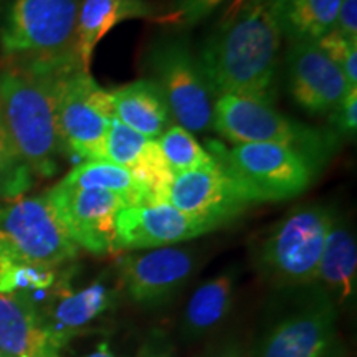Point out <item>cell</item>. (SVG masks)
<instances>
[{"instance_id": "9a60e30c", "label": "cell", "mask_w": 357, "mask_h": 357, "mask_svg": "<svg viewBox=\"0 0 357 357\" xmlns=\"http://www.w3.org/2000/svg\"><path fill=\"white\" fill-rule=\"evenodd\" d=\"M166 202L189 215L215 223L218 229L242 215L252 205L218 164L174 176Z\"/></svg>"}, {"instance_id": "7c38bea8", "label": "cell", "mask_w": 357, "mask_h": 357, "mask_svg": "<svg viewBox=\"0 0 357 357\" xmlns=\"http://www.w3.org/2000/svg\"><path fill=\"white\" fill-rule=\"evenodd\" d=\"M194 268L195 257L190 250L162 247L123 257L118 271L123 288L134 303L159 306L184 288Z\"/></svg>"}, {"instance_id": "d590c367", "label": "cell", "mask_w": 357, "mask_h": 357, "mask_svg": "<svg viewBox=\"0 0 357 357\" xmlns=\"http://www.w3.org/2000/svg\"><path fill=\"white\" fill-rule=\"evenodd\" d=\"M329 357H344V356H342V351H341V347H337V349H336V351H334V352H333V354H331V356H329Z\"/></svg>"}, {"instance_id": "e0dca14e", "label": "cell", "mask_w": 357, "mask_h": 357, "mask_svg": "<svg viewBox=\"0 0 357 357\" xmlns=\"http://www.w3.org/2000/svg\"><path fill=\"white\" fill-rule=\"evenodd\" d=\"M0 352L6 357H60L32 294H0Z\"/></svg>"}, {"instance_id": "3957f363", "label": "cell", "mask_w": 357, "mask_h": 357, "mask_svg": "<svg viewBox=\"0 0 357 357\" xmlns=\"http://www.w3.org/2000/svg\"><path fill=\"white\" fill-rule=\"evenodd\" d=\"M79 2L82 0H8L0 19L3 63L45 71L79 66Z\"/></svg>"}, {"instance_id": "5bb4252c", "label": "cell", "mask_w": 357, "mask_h": 357, "mask_svg": "<svg viewBox=\"0 0 357 357\" xmlns=\"http://www.w3.org/2000/svg\"><path fill=\"white\" fill-rule=\"evenodd\" d=\"M284 68L293 101L311 116L329 114L351 89L341 68L316 42L289 45Z\"/></svg>"}, {"instance_id": "836d02e7", "label": "cell", "mask_w": 357, "mask_h": 357, "mask_svg": "<svg viewBox=\"0 0 357 357\" xmlns=\"http://www.w3.org/2000/svg\"><path fill=\"white\" fill-rule=\"evenodd\" d=\"M8 257H13V255L10 253V250H8L7 245L3 243V240L0 238V261L6 260V258H8Z\"/></svg>"}, {"instance_id": "7a4b0ae2", "label": "cell", "mask_w": 357, "mask_h": 357, "mask_svg": "<svg viewBox=\"0 0 357 357\" xmlns=\"http://www.w3.org/2000/svg\"><path fill=\"white\" fill-rule=\"evenodd\" d=\"M60 73L3 61L0 65L3 128L35 177L55 176L65 154L58 134L55 102V82Z\"/></svg>"}, {"instance_id": "484cf974", "label": "cell", "mask_w": 357, "mask_h": 357, "mask_svg": "<svg viewBox=\"0 0 357 357\" xmlns=\"http://www.w3.org/2000/svg\"><path fill=\"white\" fill-rule=\"evenodd\" d=\"M56 281L55 268L8 257L0 261V294L45 291Z\"/></svg>"}, {"instance_id": "ffe728a7", "label": "cell", "mask_w": 357, "mask_h": 357, "mask_svg": "<svg viewBox=\"0 0 357 357\" xmlns=\"http://www.w3.org/2000/svg\"><path fill=\"white\" fill-rule=\"evenodd\" d=\"M334 303H351L357 289L356 236L334 215L321 253L318 278Z\"/></svg>"}, {"instance_id": "8fae6325", "label": "cell", "mask_w": 357, "mask_h": 357, "mask_svg": "<svg viewBox=\"0 0 357 357\" xmlns=\"http://www.w3.org/2000/svg\"><path fill=\"white\" fill-rule=\"evenodd\" d=\"M66 234L93 255L114 252L116 217L129 200L113 192L98 189H79L58 182L45 192Z\"/></svg>"}, {"instance_id": "277c9868", "label": "cell", "mask_w": 357, "mask_h": 357, "mask_svg": "<svg viewBox=\"0 0 357 357\" xmlns=\"http://www.w3.org/2000/svg\"><path fill=\"white\" fill-rule=\"evenodd\" d=\"M212 129L234 144L271 142L291 147L318 172L336 153L339 141L333 129L307 126L281 114L271 102L236 95L215 98Z\"/></svg>"}, {"instance_id": "f546056e", "label": "cell", "mask_w": 357, "mask_h": 357, "mask_svg": "<svg viewBox=\"0 0 357 357\" xmlns=\"http://www.w3.org/2000/svg\"><path fill=\"white\" fill-rule=\"evenodd\" d=\"M329 118L337 136H354L357 131V88L346 93L341 102L329 113Z\"/></svg>"}, {"instance_id": "5b68a950", "label": "cell", "mask_w": 357, "mask_h": 357, "mask_svg": "<svg viewBox=\"0 0 357 357\" xmlns=\"http://www.w3.org/2000/svg\"><path fill=\"white\" fill-rule=\"evenodd\" d=\"M208 154L252 205L298 197L318 174L305 155L291 147L271 142L227 147L222 141L211 139Z\"/></svg>"}, {"instance_id": "8d00e7d4", "label": "cell", "mask_w": 357, "mask_h": 357, "mask_svg": "<svg viewBox=\"0 0 357 357\" xmlns=\"http://www.w3.org/2000/svg\"><path fill=\"white\" fill-rule=\"evenodd\" d=\"M0 126H3V123H2V109H0Z\"/></svg>"}, {"instance_id": "ba28073f", "label": "cell", "mask_w": 357, "mask_h": 357, "mask_svg": "<svg viewBox=\"0 0 357 357\" xmlns=\"http://www.w3.org/2000/svg\"><path fill=\"white\" fill-rule=\"evenodd\" d=\"M56 124L63 153L105 160V139L114 119L109 91L82 66L61 71L55 82Z\"/></svg>"}, {"instance_id": "cb8c5ba5", "label": "cell", "mask_w": 357, "mask_h": 357, "mask_svg": "<svg viewBox=\"0 0 357 357\" xmlns=\"http://www.w3.org/2000/svg\"><path fill=\"white\" fill-rule=\"evenodd\" d=\"M60 182L79 189H98L123 195L134 205H151L149 195L132 174L109 160H84L66 174Z\"/></svg>"}, {"instance_id": "9c48e42d", "label": "cell", "mask_w": 357, "mask_h": 357, "mask_svg": "<svg viewBox=\"0 0 357 357\" xmlns=\"http://www.w3.org/2000/svg\"><path fill=\"white\" fill-rule=\"evenodd\" d=\"M0 238L15 258L48 268L75 260L79 250L45 194L2 205Z\"/></svg>"}, {"instance_id": "d6986e66", "label": "cell", "mask_w": 357, "mask_h": 357, "mask_svg": "<svg viewBox=\"0 0 357 357\" xmlns=\"http://www.w3.org/2000/svg\"><path fill=\"white\" fill-rule=\"evenodd\" d=\"M114 118L149 139H159L174 124L160 89L151 79H136L109 91Z\"/></svg>"}, {"instance_id": "d6a6232c", "label": "cell", "mask_w": 357, "mask_h": 357, "mask_svg": "<svg viewBox=\"0 0 357 357\" xmlns=\"http://www.w3.org/2000/svg\"><path fill=\"white\" fill-rule=\"evenodd\" d=\"M86 357H114V354L109 351L108 344H105V342H102V344L98 346L95 351L89 352Z\"/></svg>"}, {"instance_id": "1f68e13d", "label": "cell", "mask_w": 357, "mask_h": 357, "mask_svg": "<svg viewBox=\"0 0 357 357\" xmlns=\"http://www.w3.org/2000/svg\"><path fill=\"white\" fill-rule=\"evenodd\" d=\"M139 357H174L171 342L162 333H151L142 344Z\"/></svg>"}, {"instance_id": "30bf717a", "label": "cell", "mask_w": 357, "mask_h": 357, "mask_svg": "<svg viewBox=\"0 0 357 357\" xmlns=\"http://www.w3.org/2000/svg\"><path fill=\"white\" fill-rule=\"evenodd\" d=\"M337 305L324 289H312L276 321L257 357H329L337 349Z\"/></svg>"}, {"instance_id": "6da1fadb", "label": "cell", "mask_w": 357, "mask_h": 357, "mask_svg": "<svg viewBox=\"0 0 357 357\" xmlns=\"http://www.w3.org/2000/svg\"><path fill=\"white\" fill-rule=\"evenodd\" d=\"M281 40L273 0H236L197 55L213 98L236 95L273 105Z\"/></svg>"}, {"instance_id": "4fadbf2b", "label": "cell", "mask_w": 357, "mask_h": 357, "mask_svg": "<svg viewBox=\"0 0 357 357\" xmlns=\"http://www.w3.org/2000/svg\"><path fill=\"white\" fill-rule=\"evenodd\" d=\"M218 227L171 204L124 207L116 217L114 250H153L189 242Z\"/></svg>"}, {"instance_id": "d4e9b609", "label": "cell", "mask_w": 357, "mask_h": 357, "mask_svg": "<svg viewBox=\"0 0 357 357\" xmlns=\"http://www.w3.org/2000/svg\"><path fill=\"white\" fill-rule=\"evenodd\" d=\"M164 159L174 176L197 169L215 167V159L195 139L194 134L178 124H172L158 139Z\"/></svg>"}, {"instance_id": "44dd1931", "label": "cell", "mask_w": 357, "mask_h": 357, "mask_svg": "<svg viewBox=\"0 0 357 357\" xmlns=\"http://www.w3.org/2000/svg\"><path fill=\"white\" fill-rule=\"evenodd\" d=\"M116 301V291L105 281H95L77 293H68L56 303L50 318L43 319L45 329L58 347L65 344L75 333L82 331L89 323L111 310Z\"/></svg>"}, {"instance_id": "83f0119b", "label": "cell", "mask_w": 357, "mask_h": 357, "mask_svg": "<svg viewBox=\"0 0 357 357\" xmlns=\"http://www.w3.org/2000/svg\"><path fill=\"white\" fill-rule=\"evenodd\" d=\"M316 45L341 68L349 88H357V42H351L331 29Z\"/></svg>"}, {"instance_id": "ac0fdd59", "label": "cell", "mask_w": 357, "mask_h": 357, "mask_svg": "<svg viewBox=\"0 0 357 357\" xmlns=\"http://www.w3.org/2000/svg\"><path fill=\"white\" fill-rule=\"evenodd\" d=\"M154 7L147 0H82L77 20V56L89 71L98 43L114 26L126 20L153 19Z\"/></svg>"}, {"instance_id": "4dcf8cb0", "label": "cell", "mask_w": 357, "mask_h": 357, "mask_svg": "<svg viewBox=\"0 0 357 357\" xmlns=\"http://www.w3.org/2000/svg\"><path fill=\"white\" fill-rule=\"evenodd\" d=\"M333 30L351 42H357V0H342Z\"/></svg>"}, {"instance_id": "603a6c76", "label": "cell", "mask_w": 357, "mask_h": 357, "mask_svg": "<svg viewBox=\"0 0 357 357\" xmlns=\"http://www.w3.org/2000/svg\"><path fill=\"white\" fill-rule=\"evenodd\" d=\"M234 288L235 276L231 271L200 284L185 306L184 331L189 336H202L220 324L231 307Z\"/></svg>"}, {"instance_id": "8992f818", "label": "cell", "mask_w": 357, "mask_h": 357, "mask_svg": "<svg viewBox=\"0 0 357 357\" xmlns=\"http://www.w3.org/2000/svg\"><path fill=\"white\" fill-rule=\"evenodd\" d=\"M144 65L147 79L160 89L178 126L190 132L212 129L215 98L189 40L178 33L154 40L147 48Z\"/></svg>"}, {"instance_id": "52a82bcc", "label": "cell", "mask_w": 357, "mask_h": 357, "mask_svg": "<svg viewBox=\"0 0 357 357\" xmlns=\"http://www.w3.org/2000/svg\"><path fill=\"white\" fill-rule=\"evenodd\" d=\"M333 218L323 205H305L281 218L260 247L261 273L289 287L314 284Z\"/></svg>"}, {"instance_id": "e575fe53", "label": "cell", "mask_w": 357, "mask_h": 357, "mask_svg": "<svg viewBox=\"0 0 357 357\" xmlns=\"http://www.w3.org/2000/svg\"><path fill=\"white\" fill-rule=\"evenodd\" d=\"M211 357H240V356H238V352L234 351V349H227V351L217 352V354H213Z\"/></svg>"}, {"instance_id": "f35d334b", "label": "cell", "mask_w": 357, "mask_h": 357, "mask_svg": "<svg viewBox=\"0 0 357 357\" xmlns=\"http://www.w3.org/2000/svg\"><path fill=\"white\" fill-rule=\"evenodd\" d=\"M3 2V0H0V3H2Z\"/></svg>"}, {"instance_id": "4316f807", "label": "cell", "mask_w": 357, "mask_h": 357, "mask_svg": "<svg viewBox=\"0 0 357 357\" xmlns=\"http://www.w3.org/2000/svg\"><path fill=\"white\" fill-rule=\"evenodd\" d=\"M33 185V172L12 144L6 128L0 126V200L12 202L25 197Z\"/></svg>"}, {"instance_id": "74e56055", "label": "cell", "mask_w": 357, "mask_h": 357, "mask_svg": "<svg viewBox=\"0 0 357 357\" xmlns=\"http://www.w3.org/2000/svg\"><path fill=\"white\" fill-rule=\"evenodd\" d=\"M0 357H6V356H3V354H2V352H0Z\"/></svg>"}, {"instance_id": "2e32d148", "label": "cell", "mask_w": 357, "mask_h": 357, "mask_svg": "<svg viewBox=\"0 0 357 357\" xmlns=\"http://www.w3.org/2000/svg\"><path fill=\"white\" fill-rule=\"evenodd\" d=\"M105 160L131 172L146 189L151 204L166 202L174 174L164 159L158 139H149L114 118L106 132Z\"/></svg>"}, {"instance_id": "7402d4cb", "label": "cell", "mask_w": 357, "mask_h": 357, "mask_svg": "<svg viewBox=\"0 0 357 357\" xmlns=\"http://www.w3.org/2000/svg\"><path fill=\"white\" fill-rule=\"evenodd\" d=\"M342 0H273L281 35L289 42H318L334 26Z\"/></svg>"}, {"instance_id": "f1b7e54d", "label": "cell", "mask_w": 357, "mask_h": 357, "mask_svg": "<svg viewBox=\"0 0 357 357\" xmlns=\"http://www.w3.org/2000/svg\"><path fill=\"white\" fill-rule=\"evenodd\" d=\"M229 0H176L166 15L155 19L167 26H192L211 17L218 7Z\"/></svg>"}]
</instances>
